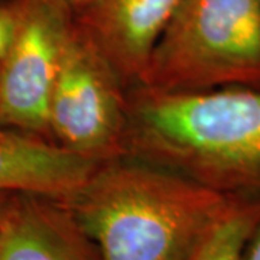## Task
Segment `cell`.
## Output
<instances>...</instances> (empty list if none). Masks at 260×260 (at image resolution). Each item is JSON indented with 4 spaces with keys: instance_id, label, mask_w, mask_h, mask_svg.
<instances>
[{
    "instance_id": "6da1fadb",
    "label": "cell",
    "mask_w": 260,
    "mask_h": 260,
    "mask_svg": "<svg viewBox=\"0 0 260 260\" xmlns=\"http://www.w3.org/2000/svg\"><path fill=\"white\" fill-rule=\"evenodd\" d=\"M237 198L172 169L99 167L64 204L100 260H188Z\"/></svg>"
},
{
    "instance_id": "7a4b0ae2",
    "label": "cell",
    "mask_w": 260,
    "mask_h": 260,
    "mask_svg": "<svg viewBox=\"0 0 260 260\" xmlns=\"http://www.w3.org/2000/svg\"><path fill=\"white\" fill-rule=\"evenodd\" d=\"M135 146L232 195L260 189V90L152 93L132 116Z\"/></svg>"
},
{
    "instance_id": "3957f363",
    "label": "cell",
    "mask_w": 260,
    "mask_h": 260,
    "mask_svg": "<svg viewBox=\"0 0 260 260\" xmlns=\"http://www.w3.org/2000/svg\"><path fill=\"white\" fill-rule=\"evenodd\" d=\"M140 78L152 93L260 84V0H182Z\"/></svg>"
},
{
    "instance_id": "277c9868",
    "label": "cell",
    "mask_w": 260,
    "mask_h": 260,
    "mask_svg": "<svg viewBox=\"0 0 260 260\" xmlns=\"http://www.w3.org/2000/svg\"><path fill=\"white\" fill-rule=\"evenodd\" d=\"M15 37L0 71V123L49 127V103L74 15L55 0H16Z\"/></svg>"
},
{
    "instance_id": "5b68a950",
    "label": "cell",
    "mask_w": 260,
    "mask_h": 260,
    "mask_svg": "<svg viewBox=\"0 0 260 260\" xmlns=\"http://www.w3.org/2000/svg\"><path fill=\"white\" fill-rule=\"evenodd\" d=\"M123 109L100 51L73 26L49 103V127L62 146L100 159L119 142Z\"/></svg>"
},
{
    "instance_id": "8992f818",
    "label": "cell",
    "mask_w": 260,
    "mask_h": 260,
    "mask_svg": "<svg viewBox=\"0 0 260 260\" xmlns=\"http://www.w3.org/2000/svg\"><path fill=\"white\" fill-rule=\"evenodd\" d=\"M181 2L94 0L77 15L78 28L114 67L140 77Z\"/></svg>"
},
{
    "instance_id": "52a82bcc",
    "label": "cell",
    "mask_w": 260,
    "mask_h": 260,
    "mask_svg": "<svg viewBox=\"0 0 260 260\" xmlns=\"http://www.w3.org/2000/svg\"><path fill=\"white\" fill-rule=\"evenodd\" d=\"M0 260H100L70 208L56 200L23 195L0 221Z\"/></svg>"
},
{
    "instance_id": "ba28073f",
    "label": "cell",
    "mask_w": 260,
    "mask_h": 260,
    "mask_svg": "<svg viewBox=\"0 0 260 260\" xmlns=\"http://www.w3.org/2000/svg\"><path fill=\"white\" fill-rule=\"evenodd\" d=\"M99 167V159L62 145H49L0 129V194L19 192L64 203Z\"/></svg>"
},
{
    "instance_id": "9c48e42d",
    "label": "cell",
    "mask_w": 260,
    "mask_h": 260,
    "mask_svg": "<svg viewBox=\"0 0 260 260\" xmlns=\"http://www.w3.org/2000/svg\"><path fill=\"white\" fill-rule=\"evenodd\" d=\"M260 218V201L236 200L211 225L188 260H242L246 243Z\"/></svg>"
},
{
    "instance_id": "30bf717a",
    "label": "cell",
    "mask_w": 260,
    "mask_h": 260,
    "mask_svg": "<svg viewBox=\"0 0 260 260\" xmlns=\"http://www.w3.org/2000/svg\"><path fill=\"white\" fill-rule=\"evenodd\" d=\"M16 22H18L16 0L6 5H0V58L5 56L13 41Z\"/></svg>"
},
{
    "instance_id": "8fae6325",
    "label": "cell",
    "mask_w": 260,
    "mask_h": 260,
    "mask_svg": "<svg viewBox=\"0 0 260 260\" xmlns=\"http://www.w3.org/2000/svg\"><path fill=\"white\" fill-rule=\"evenodd\" d=\"M242 260H260V218L246 243Z\"/></svg>"
},
{
    "instance_id": "7c38bea8",
    "label": "cell",
    "mask_w": 260,
    "mask_h": 260,
    "mask_svg": "<svg viewBox=\"0 0 260 260\" xmlns=\"http://www.w3.org/2000/svg\"><path fill=\"white\" fill-rule=\"evenodd\" d=\"M58 3H61L64 8L70 10L74 16H77L78 13H81L83 10H85L94 0H55Z\"/></svg>"
},
{
    "instance_id": "4fadbf2b",
    "label": "cell",
    "mask_w": 260,
    "mask_h": 260,
    "mask_svg": "<svg viewBox=\"0 0 260 260\" xmlns=\"http://www.w3.org/2000/svg\"><path fill=\"white\" fill-rule=\"evenodd\" d=\"M12 200L13 198H10L9 194H0V221H2V218L5 217V214L8 211Z\"/></svg>"
}]
</instances>
